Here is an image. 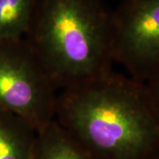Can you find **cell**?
<instances>
[{
    "mask_svg": "<svg viewBox=\"0 0 159 159\" xmlns=\"http://www.w3.org/2000/svg\"><path fill=\"white\" fill-rule=\"evenodd\" d=\"M54 119L94 159H152L159 111L145 83L113 70L57 92Z\"/></svg>",
    "mask_w": 159,
    "mask_h": 159,
    "instance_id": "cell-1",
    "label": "cell"
},
{
    "mask_svg": "<svg viewBox=\"0 0 159 159\" xmlns=\"http://www.w3.org/2000/svg\"><path fill=\"white\" fill-rule=\"evenodd\" d=\"M24 40L57 92L112 70V11L105 0H33Z\"/></svg>",
    "mask_w": 159,
    "mask_h": 159,
    "instance_id": "cell-2",
    "label": "cell"
},
{
    "mask_svg": "<svg viewBox=\"0 0 159 159\" xmlns=\"http://www.w3.org/2000/svg\"><path fill=\"white\" fill-rule=\"evenodd\" d=\"M57 90L24 38L0 39V111L40 130L54 119Z\"/></svg>",
    "mask_w": 159,
    "mask_h": 159,
    "instance_id": "cell-3",
    "label": "cell"
},
{
    "mask_svg": "<svg viewBox=\"0 0 159 159\" xmlns=\"http://www.w3.org/2000/svg\"><path fill=\"white\" fill-rule=\"evenodd\" d=\"M112 27L113 62L146 83L159 72V0H122Z\"/></svg>",
    "mask_w": 159,
    "mask_h": 159,
    "instance_id": "cell-4",
    "label": "cell"
},
{
    "mask_svg": "<svg viewBox=\"0 0 159 159\" xmlns=\"http://www.w3.org/2000/svg\"><path fill=\"white\" fill-rule=\"evenodd\" d=\"M37 130L16 114L0 111V159H31Z\"/></svg>",
    "mask_w": 159,
    "mask_h": 159,
    "instance_id": "cell-5",
    "label": "cell"
},
{
    "mask_svg": "<svg viewBox=\"0 0 159 159\" xmlns=\"http://www.w3.org/2000/svg\"><path fill=\"white\" fill-rule=\"evenodd\" d=\"M31 159H94L53 119L37 131Z\"/></svg>",
    "mask_w": 159,
    "mask_h": 159,
    "instance_id": "cell-6",
    "label": "cell"
},
{
    "mask_svg": "<svg viewBox=\"0 0 159 159\" xmlns=\"http://www.w3.org/2000/svg\"><path fill=\"white\" fill-rule=\"evenodd\" d=\"M33 0H0V39L24 38Z\"/></svg>",
    "mask_w": 159,
    "mask_h": 159,
    "instance_id": "cell-7",
    "label": "cell"
},
{
    "mask_svg": "<svg viewBox=\"0 0 159 159\" xmlns=\"http://www.w3.org/2000/svg\"><path fill=\"white\" fill-rule=\"evenodd\" d=\"M154 102L159 111V72L145 83Z\"/></svg>",
    "mask_w": 159,
    "mask_h": 159,
    "instance_id": "cell-8",
    "label": "cell"
},
{
    "mask_svg": "<svg viewBox=\"0 0 159 159\" xmlns=\"http://www.w3.org/2000/svg\"><path fill=\"white\" fill-rule=\"evenodd\" d=\"M152 159H159V151L156 154V156H155Z\"/></svg>",
    "mask_w": 159,
    "mask_h": 159,
    "instance_id": "cell-9",
    "label": "cell"
}]
</instances>
